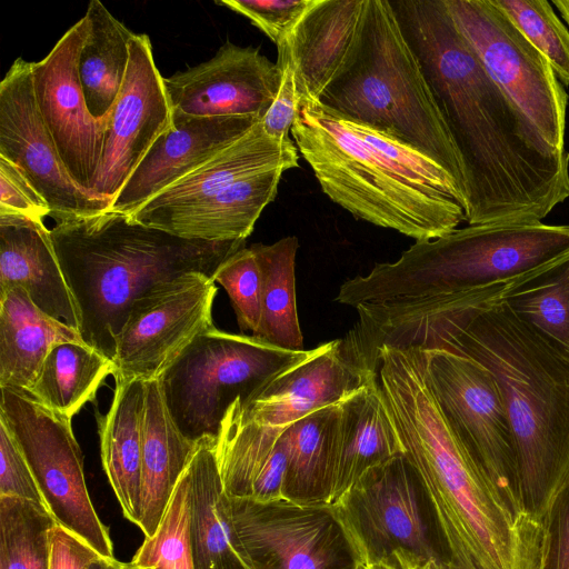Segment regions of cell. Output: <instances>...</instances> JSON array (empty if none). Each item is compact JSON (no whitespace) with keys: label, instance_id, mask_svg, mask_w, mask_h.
Here are the masks:
<instances>
[{"label":"cell","instance_id":"cell-30","mask_svg":"<svg viewBox=\"0 0 569 569\" xmlns=\"http://www.w3.org/2000/svg\"><path fill=\"white\" fill-rule=\"evenodd\" d=\"M193 503L190 526L193 569H250L233 528L216 456V438L203 437L190 460Z\"/></svg>","mask_w":569,"mask_h":569},{"label":"cell","instance_id":"cell-19","mask_svg":"<svg viewBox=\"0 0 569 569\" xmlns=\"http://www.w3.org/2000/svg\"><path fill=\"white\" fill-rule=\"evenodd\" d=\"M281 78L277 62L259 48L226 41L209 60L164 78V86L174 111L261 121Z\"/></svg>","mask_w":569,"mask_h":569},{"label":"cell","instance_id":"cell-21","mask_svg":"<svg viewBox=\"0 0 569 569\" xmlns=\"http://www.w3.org/2000/svg\"><path fill=\"white\" fill-rule=\"evenodd\" d=\"M297 167L296 143L291 139L280 141L271 138L260 121L243 137L154 196L130 217L149 226L161 217L213 197L241 179L272 169L287 171Z\"/></svg>","mask_w":569,"mask_h":569},{"label":"cell","instance_id":"cell-1","mask_svg":"<svg viewBox=\"0 0 569 569\" xmlns=\"http://www.w3.org/2000/svg\"><path fill=\"white\" fill-rule=\"evenodd\" d=\"M389 1L458 152L466 221H541L569 197V153L491 77L443 0Z\"/></svg>","mask_w":569,"mask_h":569},{"label":"cell","instance_id":"cell-47","mask_svg":"<svg viewBox=\"0 0 569 569\" xmlns=\"http://www.w3.org/2000/svg\"><path fill=\"white\" fill-rule=\"evenodd\" d=\"M447 569H480L472 556L461 550L452 555L445 561Z\"/></svg>","mask_w":569,"mask_h":569},{"label":"cell","instance_id":"cell-10","mask_svg":"<svg viewBox=\"0 0 569 569\" xmlns=\"http://www.w3.org/2000/svg\"><path fill=\"white\" fill-rule=\"evenodd\" d=\"M0 420L23 453L57 523L100 556L114 558L109 530L94 510L86 485L72 419L48 409L27 392L1 388Z\"/></svg>","mask_w":569,"mask_h":569},{"label":"cell","instance_id":"cell-8","mask_svg":"<svg viewBox=\"0 0 569 569\" xmlns=\"http://www.w3.org/2000/svg\"><path fill=\"white\" fill-rule=\"evenodd\" d=\"M310 351L286 350L256 335L214 327L194 339L158 380L176 426L197 442L217 438L236 400H247Z\"/></svg>","mask_w":569,"mask_h":569},{"label":"cell","instance_id":"cell-31","mask_svg":"<svg viewBox=\"0 0 569 569\" xmlns=\"http://www.w3.org/2000/svg\"><path fill=\"white\" fill-rule=\"evenodd\" d=\"M340 405L315 410L282 432L287 456L284 499L303 505H327L337 452Z\"/></svg>","mask_w":569,"mask_h":569},{"label":"cell","instance_id":"cell-24","mask_svg":"<svg viewBox=\"0 0 569 569\" xmlns=\"http://www.w3.org/2000/svg\"><path fill=\"white\" fill-rule=\"evenodd\" d=\"M248 419L234 401L216 438V456L229 498L260 502L283 498L287 456L282 432Z\"/></svg>","mask_w":569,"mask_h":569},{"label":"cell","instance_id":"cell-34","mask_svg":"<svg viewBox=\"0 0 569 569\" xmlns=\"http://www.w3.org/2000/svg\"><path fill=\"white\" fill-rule=\"evenodd\" d=\"M251 248L261 273V319L256 336L286 350H305L296 302L297 237Z\"/></svg>","mask_w":569,"mask_h":569},{"label":"cell","instance_id":"cell-2","mask_svg":"<svg viewBox=\"0 0 569 569\" xmlns=\"http://www.w3.org/2000/svg\"><path fill=\"white\" fill-rule=\"evenodd\" d=\"M509 284L443 300L367 337L376 349L448 350L492 373L512 429L523 511L542 527L569 479V357L500 300Z\"/></svg>","mask_w":569,"mask_h":569},{"label":"cell","instance_id":"cell-23","mask_svg":"<svg viewBox=\"0 0 569 569\" xmlns=\"http://www.w3.org/2000/svg\"><path fill=\"white\" fill-rule=\"evenodd\" d=\"M22 288L47 315L79 331L73 296L44 222L0 213V290Z\"/></svg>","mask_w":569,"mask_h":569},{"label":"cell","instance_id":"cell-26","mask_svg":"<svg viewBox=\"0 0 569 569\" xmlns=\"http://www.w3.org/2000/svg\"><path fill=\"white\" fill-rule=\"evenodd\" d=\"M284 171L278 168L241 179L213 197L161 217L148 227L184 239L246 241L263 209L276 198Z\"/></svg>","mask_w":569,"mask_h":569},{"label":"cell","instance_id":"cell-52","mask_svg":"<svg viewBox=\"0 0 569 569\" xmlns=\"http://www.w3.org/2000/svg\"><path fill=\"white\" fill-rule=\"evenodd\" d=\"M126 569H153V568H140V567H136L133 565H131L130 562L127 563V568Z\"/></svg>","mask_w":569,"mask_h":569},{"label":"cell","instance_id":"cell-37","mask_svg":"<svg viewBox=\"0 0 569 569\" xmlns=\"http://www.w3.org/2000/svg\"><path fill=\"white\" fill-rule=\"evenodd\" d=\"M193 488L190 462L180 477L162 519L144 540L131 565L153 569H193L191 548V516Z\"/></svg>","mask_w":569,"mask_h":569},{"label":"cell","instance_id":"cell-28","mask_svg":"<svg viewBox=\"0 0 569 569\" xmlns=\"http://www.w3.org/2000/svg\"><path fill=\"white\" fill-rule=\"evenodd\" d=\"M197 442L176 426L159 380L144 381L142 492L139 528L144 537L157 530Z\"/></svg>","mask_w":569,"mask_h":569},{"label":"cell","instance_id":"cell-15","mask_svg":"<svg viewBox=\"0 0 569 569\" xmlns=\"http://www.w3.org/2000/svg\"><path fill=\"white\" fill-rule=\"evenodd\" d=\"M0 157L20 169L50 207L54 221L108 211L112 200L69 176L39 113L31 62L14 60L0 83Z\"/></svg>","mask_w":569,"mask_h":569},{"label":"cell","instance_id":"cell-43","mask_svg":"<svg viewBox=\"0 0 569 569\" xmlns=\"http://www.w3.org/2000/svg\"><path fill=\"white\" fill-rule=\"evenodd\" d=\"M542 527L540 569H569V479L550 503Z\"/></svg>","mask_w":569,"mask_h":569},{"label":"cell","instance_id":"cell-17","mask_svg":"<svg viewBox=\"0 0 569 569\" xmlns=\"http://www.w3.org/2000/svg\"><path fill=\"white\" fill-rule=\"evenodd\" d=\"M173 109L146 33L129 42L121 91L107 119L92 193L112 201L154 141L171 126Z\"/></svg>","mask_w":569,"mask_h":569},{"label":"cell","instance_id":"cell-42","mask_svg":"<svg viewBox=\"0 0 569 569\" xmlns=\"http://www.w3.org/2000/svg\"><path fill=\"white\" fill-rule=\"evenodd\" d=\"M0 496L18 497L46 506L23 453L1 420Z\"/></svg>","mask_w":569,"mask_h":569},{"label":"cell","instance_id":"cell-14","mask_svg":"<svg viewBox=\"0 0 569 569\" xmlns=\"http://www.w3.org/2000/svg\"><path fill=\"white\" fill-rule=\"evenodd\" d=\"M419 488L402 455L368 470L331 506L361 568L385 562L396 551L441 559L420 512Z\"/></svg>","mask_w":569,"mask_h":569},{"label":"cell","instance_id":"cell-38","mask_svg":"<svg viewBox=\"0 0 569 569\" xmlns=\"http://www.w3.org/2000/svg\"><path fill=\"white\" fill-rule=\"evenodd\" d=\"M530 43L569 86V30L546 0H495Z\"/></svg>","mask_w":569,"mask_h":569},{"label":"cell","instance_id":"cell-9","mask_svg":"<svg viewBox=\"0 0 569 569\" xmlns=\"http://www.w3.org/2000/svg\"><path fill=\"white\" fill-rule=\"evenodd\" d=\"M419 349L426 385L451 433L513 521L543 537L523 511L512 429L495 377L468 357Z\"/></svg>","mask_w":569,"mask_h":569},{"label":"cell","instance_id":"cell-11","mask_svg":"<svg viewBox=\"0 0 569 569\" xmlns=\"http://www.w3.org/2000/svg\"><path fill=\"white\" fill-rule=\"evenodd\" d=\"M488 72L553 148L565 150L568 93L495 0H443Z\"/></svg>","mask_w":569,"mask_h":569},{"label":"cell","instance_id":"cell-44","mask_svg":"<svg viewBox=\"0 0 569 569\" xmlns=\"http://www.w3.org/2000/svg\"><path fill=\"white\" fill-rule=\"evenodd\" d=\"M277 64L282 71L278 93L261 119L264 132L273 139L290 140L289 131L298 116L301 93L290 60L278 56Z\"/></svg>","mask_w":569,"mask_h":569},{"label":"cell","instance_id":"cell-32","mask_svg":"<svg viewBox=\"0 0 569 569\" xmlns=\"http://www.w3.org/2000/svg\"><path fill=\"white\" fill-rule=\"evenodd\" d=\"M83 17L88 31L79 54V77L90 113L104 119L121 91L129 63V42L134 33L99 0L90 1Z\"/></svg>","mask_w":569,"mask_h":569},{"label":"cell","instance_id":"cell-49","mask_svg":"<svg viewBox=\"0 0 569 569\" xmlns=\"http://www.w3.org/2000/svg\"><path fill=\"white\" fill-rule=\"evenodd\" d=\"M552 3L559 10L561 17L569 26V0H553Z\"/></svg>","mask_w":569,"mask_h":569},{"label":"cell","instance_id":"cell-48","mask_svg":"<svg viewBox=\"0 0 569 569\" xmlns=\"http://www.w3.org/2000/svg\"><path fill=\"white\" fill-rule=\"evenodd\" d=\"M127 563L117 560L116 558L100 557L94 560L88 569H126Z\"/></svg>","mask_w":569,"mask_h":569},{"label":"cell","instance_id":"cell-25","mask_svg":"<svg viewBox=\"0 0 569 569\" xmlns=\"http://www.w3.org/2000/svg\"><path fill=\"white\" fill-rule=\"evenodd\" d=\"M405 455L377 372L340 405L335 467L327 505L338 502L370 469Z\"/></svg>","mask_w":569,"mask_h":569},{"label":"cell","instance_id":"cell-6","mask_svg":"<svg viewBox=\"0 0 569 569\" xmlns=\"http://www.w3.org/2000/svg\"><path fill=\"white\" fill-rule=\"evenodd\" d=\"M318 101L337 116L386 132L433 159L466 200L458 152L389 0H366L356 49Z\"/></svg>","mask_w":569,"mask_h":569},{"label":"cell","instance_id":"cell-45","mask_svg":"<svg viewBox=\"0 0 569 569\" xmlns=\"http://www.w3.org/2000/svg\"><path fill=\"white\" fill-rule=\"evenodd\" d=\"M100 556L77 535L56 525L50 532L49 569H88Z\"/></svg>","mask_w":569,"mask_h":569},{"label":"cell","instance_id":"cell-40","mask_svg":"<svg viewBox=\"0 0 569 569\" xmlns=\"http://www.w3.org/2000/svg\"><path fill=\"white\" fill-rule=\"evenodd\" d=\"M313 0H217L216 3L246 17L276 46L292 31Z\"/></svg>","mask_w":569,"mask_h":569},{"label":"cell","instance_id":"cell-4","mask_svg":"<svg viewBox=\"0 0 569 569\" xmlns=\"http://www.w3.org/2000/svg\"><path fill=\"white\" fill-rule=\"evenodd\" d=\"M50 237L74 299L79 333L111 360L134 300L187 272L212 278L244 247L243 240L184 239L109 210L57 220Z\"/></svg>","mask_w":569,"mask_h":569},{"label":"cell","instance_id":"cell-35","mask_svg":"<svg viewBox=\"0 0 569 569\" xmlns=\"http://www.w3.org/2000/svg\"><path fill=\"white\" fill-rule=\"evenodd\" d=\"M500 300L569 357V253L507 287Z\"/></svg>","mask_w":569,"mask_h":569},{"label":"cell","instance_id":"cell-16","mask_svg":"<svg viewBox=\"0 0 569 569\" xmlns=\"http://www.w3.org/2000/svg\"><path fill=\"white\" fill-rule=\"evenodd\" d=\"M88 31L82 17L38 62H31L36 103L69 176L86 191L100 164L107 118L96 119L83 94L78 62ZM96 194V193H94Z\"/></svg>","mask_w":569,"mask_h":569},{"label":"cell","instance_id":"cell-36","mask_svg":"<svg viewBox=\"0 0 569 569\" xmlns=\"http://www.w3.org/2000/svg\"><path fill=\"white\" fill-rule=\"evenodd\" d=\"M56 525L46 506L0 496V569H49Z\"/></svg>","mask_w":569,"mask_h":569},{"label":"cell","instance_id":"cell-18","mask_svg":"<svg viewBox=\"0 0 569 569\" xmlns=\"http://www.w3.org/2000/svg\"><path fill=\"white\" fill-rule=\"evenodd\" d=\"M377 372L351 332L311 349L309 356L273 377L247 400H236L250 420L288 426L322 407L342 402Z\"/></svg>","mask_w":569,"mask_h":569},{"label":"cell","instance_id":"cell-20","mask_svg":"<svg viewBox=\"0 0 569 569\" xmlns=\"http://www.w3.org/2000/svg\"><path fill=\"white\" fill-rule=\"evenodd\" d=\"M258 122L253 118L198 117L173 110L171 126L151 146L114 197L109 211L132 214L243 137Z\"/></svg>","mask_w":569,"mask_h":569},{"label":"cell","instance_id":"cell-27","mask_svg":"<svg viewBox=\"0 0 569 569\" xmlns=\"http://www.w3.org/2000/svg\"><path fill=\"white\" fill-rule=\"evenodd\" d=\"M83 341L79 331L43 312L20 287L0 290V388L29 392L50 350Z\"/></svg>","mask_w":569,"mask_h":569},{"label":"cell","instance_id":"cell-5","mask_svg":"<svg viewBox=\"0 0 569 569\" xmlns=\"http://www.w3.org/2000/svg\"><path fill=\"white\" fill-rule=\"evenodd\" d=\"M569 253V226L469 224L416 241L393 262L345 281L336 301L370 328L468 292L513 283Z\"/></svg>","mask_w":569,"mask_h":569},{"label":"cell","instance_id":"cell-50","mask_svg":"<svg viewBox=\"0 0 569 569\" xmlns=\"http://www.w3.org/2000/svg\"><path fill=\"white\" fill-rule=\"evenodd\" d=\"M366 569H396V568L393 566H391L390 563L380 562V563L372 565Z\"/></svg>","mask_w":569,"mask_h":569},{"label":"cell","instance_id":"cell-46","mask_svg":"<svg viewBox=\"0 0 569 569\" xmlns=\"http://www.w3.org/2000/svg\"><path fill=\"white\" fill-rule=\"evenodd\" d=\"M396 569H447L439 558H421L406 551H396L387 561Z\"/></svg>","mask_w":569,"mask_h":569},{"label":"cell","instance_id":"cell-13","mask_svg":"<svg viewBox=\"0 0 569 569\" xmlns=\"http://www.w3.org/2000/svg\"><path fill=\"white\" fill-rule=\"evenodd\" d=\"M229 499L250 569H363L331 506Z\"/></svg>","mask_w":569,"mask_h":569},{"label":"cell","instance_id":"cell-33","mask_svg":"<svg viewBox=\"0 0 569 569\" xmlns=\"http://www.w3.org/2000/svg\"><path fill=\"white\" fill-rule=\"evenodd\" d=\"M111 359L84 341L54 346L28 392L48 409L72 419L96 398L101 382L113 375Z\"/></svg>","mask_w":569,"mask_h":569},{"label":"cell","instance_id":"cell-39","mask_svg":"<svg viewBox=\"0 0 569 569\" xmlns=\"http://www.w3.org/2000/svg\"><path fill=\"white\" fill-rule=\"evenodd\" d=\"M212 279L227 291L239 328L257 335L261 319V273L253 249L243 247L232 253Z\"/></svg>","mask_w":569,"mask_h":569},{"label":"cell","instance_id":"cell-3","mask_svg":"<svg viewBox=\"0 0 569 569\" xmlns=\"http://www.w3.org/2000/svg\"><path fill=\"white\" fill-rule=\"evenodd\" d=\"M377 378L405 457L447 553L465 547L480 569H540L542 539L519 527L446 425L416 346L382 345Z\"/></svg>","mask_w":569,"mask_h":569},{"label":"cell","instance_id":"cell-22","mask_svg":"<svg viewBox=\"0 0 569 569\" xmlns=\"http://www.w3.org/2000/svg\"><path fill=\"white\" fill-rule=\"evenodd\" d=\"M366 0H313L278 56L293 67L301 97L318 100L352 56L361 29Z\"/></svg>","mask_w":569,"mask_h":569},{"label":"cell","instance_id":"cell-7","mask_svg":"<svg viewBox=\"0 0 569 569\" xmlns=\"http://www.w3.org/2000/svg\"><path fill=\"white\" fill-rule=\"evenodd\" d=\"M290 132L323 193L356 218L416 241L439 238L466 221L456 200L416 186L318 100L301 97Z\"/></svg>","mask_w":569,"mask_h":569},{"label":"cell","instance_id":"cell-29","mask_svg":"<svg viewBox=\"0 0 569 569\" xmlns=\"http://www.w3.org/2000/svg\"><path fill=\"white\" fill-rule=\"evenodd\" d=\"M114 382L111 406L99 420L101 461L123 516L139 526L144 382L123 379H114Z\"/></svg>","mask_w":569,"mask_h":569},{"label":"cell","instance_id":"cell-51","mask_svg":"<svg viewBox=\"0 0 569 569\" xmlns=\"http://www.w3.org/2000/svg\"><path fill=\"white\" fill-rule=\"evenodd\" d=\"M510 284H511V283H510ZM510 284H509V286H510ZM509 286H508V287H509ZM430 307H431V306H430ZM428 308H429V307H428ZM426 309H427V308H426ZM417 313H418V312H417ZM411 316H412V315H411ZM408 317H409V316H408ZM401 319H402V318H401ZM398 320H399V319H398ZM382 326H383V325H382ZM379 327H380V326H379ZM373 329H375V328H373ZM370 330H372V329H370ZM370 330L365 331V332L362 333V336H363V338H365L366 342L368 343V346H369L371 349H373L375 351H377L378 349H376L371 343H369L370 341H369L368 337H366V336H367V333H368Z\"/></svg>","mask_w":569,"mask_h":569},{"label":"cell","instance_id":"cell-12","mask_svg":"<svg viewBox=\"0 0 569 569\" xmlns=\"http://www.w3.org/2000/svg\"><path fill=\"white\" fill-rule=\"evenodd\" d=\"M216 293L211 277L191 271L134 300L116 340L113 378L159 379L194 339L214 328Z\"/></svg>","mask_w":569,"mask_h":569},{"label":"cell","instance_id":"cell-41","mask_svg":"<svg viewBox=\"0 0 569 569\" xmlns=\"http://www.w3.org/2000/svg\"><path fill=\"white\" fill-rule=\"evenodd\" d=\"M0 213L43 222L51 210L18 167L0 157Z\"/></svg>","mask_w":569,"mask_h":569}]
</instances>
